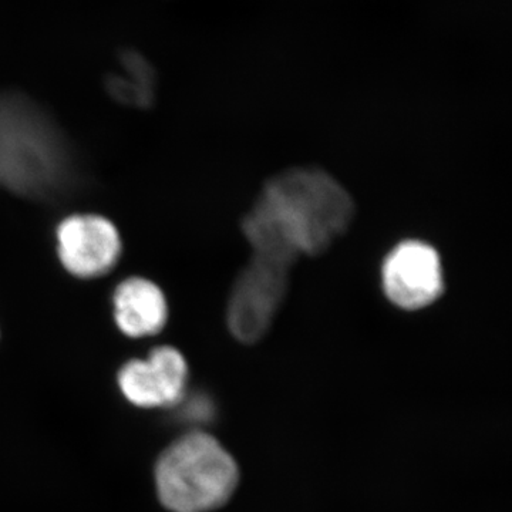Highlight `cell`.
Here are the masks:
<instances>
[{"label": "cell", "mask_w": 512, "mask_h": 512, "mask_svg": "<svg viewBox=\"0 0 512 512\" xmlns=\"http://www.w3.org/2000/svg\"><path fill=\"white\" fill-rule=\"evenodd\" d=\"M383 289L399 308H426L444 291L443 268L436 249L420 241H404L387 255Z\"/></svg>", "instance_id": "cell-5"}, {"label": "cell", "mask_w": 512, "mask_h": 512, "mask_svg": "<svg viewBox=\"0 0 512 512\" xmlns=\"http://www.w3.org/2000/svg\"><path fill=\"white\" fill-rule=\"evenodd\" d=\"M114 316L121 332L131 338L156 335L167 322V302L153 282L127 279L114 293Z\"/></svg>", "instance_id": "cell-8"}, {"label": "cell", "mask_w": 512, "mask_h": 512, "mask_svg": "<svg viewBox=\"0 0 512 512\" xmlns=\"http://www.w3.org/2000/svg\"><path fill=\"white\" fill-rule=\"evenodd\" d=\"M121 72L110 77L107 87L114 99L127 106L147 107L153 101L154 73L137 53L121 57Z\"/></svg>", "instance_id": "cell-9"}, {"label": "cell", "mask_w": 512, "mask_h": 512, "mask_svg": "<svg viewBox=\"0 0 512 512\" xmlns=\"http://www.w3.org/2000/svg\"><path fill=\"white\" fill-rule=\"evenodd\" d=\"M234 457L210 434L195 431L174 441L158 458L157 493L171 512H210L237 490Z\"/></svg>", "instance_id": "cell-3"}, {"label": "cell", "mask_w": 512, "mask_h": 512, "mask_svg": "<svg viewBox=\"0 0 512 512\" xmlns=\"http://www.w3.org/2000/svg\"><path fill=\"white\" fill-rule=\"evenodd\" d=\"M60 261L70 274L96 278L119 259L121 241L116 227L99 215H73L57 229Z\"/></svg>", "instance_id": "cell-6"}, {"label": "cell", "mask_w": 512, "mask_h": 512, "mask_svg": "<svg viewBox=\"0 0 512 512\" xmlns=\"http://www.w3.org/2000/svg\"><path fill=\"white\" fill-rule=\"evenodd\" d=\"M291 264L254 254L238 276L228 302V326L244 343L264 338L285 301Z\"/></svg>", "instance_id": "cell-4"}, {"label": "cell", "mask_w": 512, "mask_h": 512, "mask_svg": "<svg viewBox=\"0 0 512 512\" xmlns=\"http://www.w3.org/2000/svg\"><path fill=\"white\" fill-rule=\"evenodd\" d=\"M59 128L22 94H0V187L32 198L64 190L72 178Z\"/></svg>", "instance_id": "cell-2"}, {"label": "cell", "mask_w": 512, "mask_h": 512, "mask_svg": "<svg viewBox=\"0 0 512 512\" xmlns=\"http://www.w3.org/2000/svg\"><path fill=\"white\" fill-rule=\"evenodd\" d=\"M188 367L174 348H157L146 360L128 362L119 373V386L128 402L143 409L180 403L187 387Z\"/></svg>", "instance_id": "cell-7"}, {"label": "cell", "mask_w": 512, "mask_h": 512, "mask_svg": "<svg viewBox=\"0 0 512 512\" xmlns=\"http://www.w3.org/2000/svg\"><path fill=\"white\" fill-rule=\"evenodd\" d=\"M355 205L338 181L318 170H292L265 185L242 222L254 254L295 264L319 255L349 228Z\"/></svg>", "instance_id": "cell-1"}]
</instances>
